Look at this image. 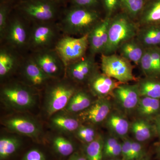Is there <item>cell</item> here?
<instances>
[{
    "instance_id": "6da1fadb",
    "label": "cell",
    "mask_w": 160,
    "mask_h": 160,
    "mask_svg": "<svg viewBox=\"0 0 160 160\" xmlns=\"http://www.w3.org/2000/svg\"><path fill=\"white\" fill-rule=\"evenodd\" d=\"M102 19L98 9L71 6L64 15L62 28L67 34L83 36L89 34Z\"/></svg>"
},
{
    "instance_id": "44dd1931",
    "label": "cell",
    "mask_w": 160,
    "mask_h": 160,
    "mask_svg": "<svg viewBox=\"0 0 160 160\" xmlns=\"http://www.w3.org/2000/svg\"><path fill=\"white\" fill-rule=\"evenodd\" d=\"M51 125L55 129L65 132H76L81 126L78 118L69 114L68 112H59L52 116Z\"/></svg>"
},
{
    "instance_id": "60d3db41",
    "label": "cell",
    "mask_w": 160,
    "mask_h": 160,
    "mask_svg": "<svg viewBox=\"0 0 160 160\" xmlns=\"http://www.w3.org/2000/svg\"><path fill=\"white\" fill-rule=\"evenodd\" d=\"M122 154V143L119 142L114 147H112L107 153L104 155V158H118Z\"/></svg>"
},
{
    "instance_id": "f35d334b",
    "label": "cell",
    "mask_w": 160,
    "mask_h": 160,
    "mask_svg": "<svg viewBox=\"0 0 160 160\" xmlns=\"http://www.w3.org/2000/svg\"><path fill=\"white\" fill-rule=\"evenodd\" d=\"M122 143V159L132 160V140L127 138L123 139Z\"/></svg>"
},
{
    "instance_id": "52a82bcc",
    "label": "cell",
    "mask_w": 160,
    "mask_h": 160,
    "mask_svg": "<svg viewBox=\"0 0 160 160\" xmlns=\"http://www.w3.org/2000/svg\"><path fill=\"white\" fill-rule=\"evenodd\" d=\"M101 68L102 73L122 83L135 80L131 62L120 55L102 54Z\"/></svg>"
},
{
    "instance_id": "8992f818",
    "label": "cell",
    "mask_w": 160,
    "mask_h": 160,
    "mask_svg": "<svg viewBox=\"0 0 160 160\" xmlns=\"http://www.w3.org/2000/svg\"><path fill=\"white\" fill-rule=\"evenodd\" d=\"M77 91L74 86L62 81L50 86L46 92L45 102V110L48 116L64 110Z\"/></svg>"
},
{
    "instance_id": "d4e9b609",
    "label": "cell",
    "mask_w": 160,
    "mask_h": 160,
    "mask_svg": "<svg viewBox=\"0 0 160 160\" xmlns=\"http://www.w3.org/2000/svg\"><path fill=\"white\" fill-rule=\"evenodd\" d=\"M93 102L90 95L79 90L73 94L64 110L69 113H79L87 109Z\"/></svg>"
},
{
    "instance_id": "9a60e30c",
    "label": "cell",
    "mask_w": 160,
    "mask_h": 160,
    "mask_svg": "<svg viewBox=\"0 0 160 160\" xmlns=\"http://www.w3.org/2000/svg\"><path fill=\"white\" fill-rule=\"evenodd\" d=\"M94 55L90 54L69 64L66 69L69 77L76 82L89 80L95 72Z\"/></svg>"
},
{
    "instance_id": "ba28073f",
    "label": "cell",
    "mask_w": 160,
    "mask_h": 160,
    "mask_svg": "<svg viewBox=\"0 0 160 160\" xmlns=\"http://www.w3.org/2000/svg\"><path fill=\"white\" fill-rule=\"evenodd\" d=\"M58 28L49 22L35 23L29 31L28 46L34 51L48 49L57 38Z\"/></svg>"
},
{
    "instance_id": "e575fe53",
    "label": "cell",
    "mask_w": 160,
    "mask_h": 160,
    "mask_svg": "<svg viewBox=\"0 0 160 160\" xmlns=\"http://www.w3.org/2000/svg\"><path fill=\"white\" fill-rule=\"evenodd\" d=\"M102 5L106 13L105 17L111 18L122 9L121 0H102Z\"/></svg>"
},
{
    "instance_id": "836d02e7",
    "label": "cell",
    "mask_w": 160,
    "mask_h": 160,
    "mask_svg": "<svg viewBox=\"0 0 160 160\" xmlns=\"http://www.w3.org/2000/svg\"><path fill=\"white\" fill-rule=\"evenodd\" d=\"M76 133L78 139L86 144L94 141L98 135L93 127L82 125L76 131Z\"/></svg>"
},
{
    "instance_id": "cb8c5ba5",
    "label": "cell",
    "mask_w": 160,
    "mask_h": 160,
    "mask_svg": "<svg viewBox=\"0 0 160 160\" xmlns=\"http://www.w3.org/2000/svg\"><path fill=\"white\" fill-rule=\"evenodd\" d=\"M140 118L149 121L160 112V99L141 97L136 109Z\"/></svg>"
},
{
    "instance_id": "8fae6325",
    "label": "cell",
    "mask_w": 160,
    "mask_h": 160,
    "mask_svg": "<svg viewBox=\"0 0 160 160\" xmlns=\"http://www.w3.org/2000/svg\"><path fill=\"white\" fill-rule=\"evenodd\" d=\"M112 95L118 105L126 112L136 110L141 97L138 84H120Z\"/></svg>"
},
{
    "instance_id": "681fc988",
    "label": "cell",
    "mask_w": 160,
    "mask_h": 160,
    "mask_svg": "<svg viewBox=\"0 0 160 160\" xmlns=\"http://www.w3.org/2000/svg\"><path fill=\"white\" fill-rule=\"evenodd\" d=\"M107 160H115V159H107Z\"/></svg>"
},
{
    "instance_id": "7bdbcfd3",
    "label": "cell",
    "mask_w": 160,
    "mask_h": 160,
    "mask_svg": "<svg viewBox=\"0 0 160 160\" xmlns=\"http://www.w3.org/2000/svg\"><path fill=\"white\" fill-rule=\"evenodd\" d=\"M68 160H88L85 154L79 152H74L71 155Z\"/></svg>"
},
{
    "instance_id": "3957f363",
    "label": "cell",
    "mask_w": 160,
    "mask_h": 160,
    "mask_svg": "<svg viewBox=\"0 0 160 160\" xmlns=\"http://www.w3.org/2000/svg\"><path fill=\"white\" fill-rule=\"evenodd\" d=\"M58 6L52 0H22L18 9L23 18L35 23L49 22L58 14Z\"/></svg>"
},
{
    "instance_id": "9c48e42d",
    "label": "cell",
    "mask_w": 160,
    "mask_h": 160,
    "mask_svg": "<svg viewBox=\"0 0 160 160\" xmlns=\"http://www.w3.org/2000/svg\"><path fill=\"white\" fill-rule=\"evenodd\" d=\"M29 31L20 18L15 17L9 21L4 38L11 48L21 49L28 46Z\"/></svg>"
},
{
    "instance_id": "ee69618b",
    "label": "cell",
    "mask_w": 160,
    "mask_h": 160,
    "mask_svg": "<svg viewBox=\"0 0 160 160\" xmlns=\"http://www.w3.org/2000/svg\"><path fill=\"white\" fill-rule=\"evenodd\" d=\"M154 126L157 134L160 140V112L155 118Z\"/></svg>"
},
{
    "instance_id": "5bb4252c",
    "label": "cell",
    "mask_w": 160,
    "mask_h": 160,
    "mask_svg": "<svg viewBox=\"0 0 160 160\" xmlns=\"http://www.w3.org/2000/svg\"><path fill=\"white\" fill-rule=\"evenodd\" d=\"M111 18L105 17L88 35L89 48L92 55L104 54L108 42V30Z\"/></svg>"
},
{
    "instance_id": "bcb514c9",
    "label": "cell",
    "mask_w": 160,
    "mask_h": 160,
    "mask_svg": "<svg viewBox=\"0 0 160 160\" xmlns=\"http://www.w3.org/2000/svg\"><path fill=\"white\" fill-rule=\"evenodd\" d=\"M138 160H150V157L148 155H146L145 157L141 159Z\"/></svg>"
},
{
    "instance_id": "f1b7e54d",
    "label": "cell",
    "mask_w": 160,
    "mask_h": 160,
    "mask_svg": "<svg viewBox=\"0 0 160 160\" xmlns=\"http://www.w3.org/2000/svg\"><path fill=\"white\" fill-rule=\"evenodd\" d=\"M104 139L98 135L94 141L86 144L85 154L88 160H103Z\"/></svg>"
},
{
    "instance_id": "ffe728a7",
    "label": "cell",
    "mask_w": 160,
    "mask_h": 160,
    "mask_svg": "<svg viewBox=\"0 0 160 160\" xmlns=\"http://www.w3.org/2000/svg\"><path fill=\"white\" fill-rule=\"evenodd\" d=\"M136 38L145 49L159 47L160 45V26L139 27Z\"/></svg>"
},
{
    "instance_id": "8d00e7d4",
    "label": "cell",
    "mask_w": 160,
    "mask_h": 160,
    "mask_svg": "<svg viewBox=\"0 0 160 160\" xmlns=\"http://www.w3.org/2000/svg\"><path fill=\"white\" fill-rule=\"evenodd\" d=\"M146 156L145 149L142 143L132 140V160H138Z\"/></svg>"
},
{
    "instance_id": "f907efd6",
    "label": "cell",
    "mask_w": 160,
    "mask_h": 160,
    "mask_svg": "<svg viewBox=\"0 0 160 160\" xmlns=\"http://www.w3.org/2000/svg\"><path fill=\"white\" fill-rule=\"evenodd\" d=\"M5 1H6V0H1V2H4Z\"/></svg>"
},
{
    "instance_id": "74e56055",
    "label": "cell",
    "mask_w": 160,
    "mask_h": 160,
    "mask_svg": "<svg viewBox=\"0 0 160 160\" xmlns=\"http://www.w3.org/2000/svg\"><path fill=\"white\" fill-rule=\"evenodd\" d=\"M154 68L155 77L160 76V48L159 47L149 48Z\"/></svg>"
},
{
    "instance_id": "e0dca14e",
    "label": "cell",
    "mask_w": 160,
    "mask_h": 160,
    "mask_svg": "<svg viewBox=\"0 0 160 160\" xmlns=\"http://www.w3.org/2000/svg\"><path fill=\"white\" fill-rule=\"evenodd\" d=\"M105 125L112 135L122 139L127 138L130 124L126 117L118 112H110L105 120Z\"/></svg>"
},
{
    "instance_id": "5b68a950",
    "label": "cell",
    "mask_w": 160,
    "mask_h": 160,
    "mask_svg": "<svg viewBox=\"0 0 160 160\" xmlns=\"http://www.w3.org/2000/svg\"><path fill=\"white\" fill-rule=\"evenodd\" d=\"M1 100L7 107L15 110H26L34 106L36 98L28 87L19 84L6 85L1 92Z\"/></svg>"
},
{
    "instance_id": "484cf974",
    "label": "cell",
    "mask_w": 160,
    "mask_h": 160,
    "mask_svg": "<svg viewBox=\"0 0 160 160\" xmlns=\"http://www.w3.org/2000/svg\"><path fill=\"white\" fill-rule=\"evenodd\" d=\"M21 146V141L15 137H2L0 139V159L9 158L18 150Z\"/></svg>"
},
{
    "instance_id": "4316f807",
    "label": "cell",
    "mask_w": 160,
    "mask_h": 160,
    "mask_svg": "<svg viewBox=\"0 0 160 160\" xmlns=\"http://www.w3.org/2000/svg\"><path fill=\"white\" fill-rule=\"evenodd\" d=\"M141 97L160 99V82L152 78L142 80L138 83Z\"/></svg>"
},
{
    "instance_id": "2e32d148",
    "label": "cell",
    "mask_w": 160,
    "mask_h": 160,
    "mask_svg": "<svg viewBox=\"0 0 160 160\" xmlns=\"http://www.w3.org/2000/svg\"><path fill=\"white\" fill-rule=\"evenodd\" d=\"M90 91L98 98H106L107 96L112 94L115 89L123 84L104 73L95 72L88 80Z\"/></svg>"
},
{
    "instance_id": "277c9868",
    "label": "cell",
    "mask_w": 160,
    "mask_h": 160,
    "mask_svg": "<svg viewBox=\"0 0 160 160\" xmlns=\"http://www.w3.org/2000/svg\"><path fill=\"white\" fill-rule=\"evenodd\" d=\"M88 35L78 38L66 36L56 43L55 50L62 61L66 69L69 64L85 56L89 48Z\"/></svg>"
},
{
    "instance_id": "b9f144b4",
    "label": "cell",
    "mask_w": 160,
    "mask_h": 160,
    "mask_svg": "<svg viewBox=\"0 0 160 160\" xmlns=\"http://www.w3.org/2000/svg\"><path fill=\"white\" fill-rule=\"evenodd\" d=\"M118 138L113 135L110 136L104 139V146H103V156L107 153L119 142Z\"/></svg>"
},
{
    "instance_id": "7dc6e473",
    "label": "cell",
    "mask_w": 160,
    "mask_h": 160,
    "mask_svg": "<svg viewBox=\"0 0 160 160\" xmlns=\"http://www.w3.org/2000/svg\"><path fill=\"white\" fill-rule=\"evenodd\" d=\"M52 1H53V2H55L59 4L62 2H64V1H66V0H52Z\"/></svg>"
},
{
    "instance_id": "1f68e13d",
    "label": "cell",
    "mask_w": 160,
    "mask_h": 160,
    "mask_svg": "<svg viewBox=\"0 0 160 160\" xmlns=\"http://www.w3.org/2000/svg\"><path fill=\"white\" fill-rule=\"evenodd\" d=\"M139 66L144 74L148 78H155L150 49H145Z\"/></svg>"
},
{
    "instance_id": "d6986e66",
    "label": "cell",
    "mask_w": 160,
    "mask_h": 160,
    "mask_svg": "<svg viewBox=\"0 0 160 160\" xmlns=\"http://www.w3.org/2000/svg\"><path fill=\"white\" fill-rule=\"evenodd\" d=\"M23 71L26 79L33 86H42L50 78L42 71L32 57L24 63Z\"/></svg>"
},
{
    "instance_id": "4dcf8cb0",
    "label": "cell",
    "mask_w": 160,
    "mask_h": 160,
    "mask_svg": "<svg viewBox=\"0 0 160 160\" xmlns=\"http://www.w3.org/2000/svg\"><path fill=\"white\" fill-rule=\"evenodd\" d=\"M52 145L55 151L63 157L70 156L74 153V145L71 142L62 136H57L53 138Z\"/></svg>"
},
{
    "instance_id": "d6a6232c",
    "label": "cell",
    "mask_w": 160,
    "mask_h": 160,
    "mask_svg": "<svg viewBox=\"0 0 160 160\" xmlns=\"http://www.w3.org/2000/svg\"><path fill=\"white\" fill-rule=\"evenodd\" d=\"M11 9V5L8 1L1 2L0 5V36L3 39L8 25V18Z\"/></svg>"
},
{
    "instance_id": "d590c367",
    "label": "cell",
    "mask_w": 160,
    "mask_h": 160,
    "mask_svg": "<svg viewBox=\"0 0 160 160\" xmlns=\"http://www.w3.org/2000/svg\"><path fill=\"white\" fill-rule=\"evenodd\" d=\"M72 6L98 9L102 4V0H70Z\"/></svg>"
},
{
    "instance_id": "c3c4849f",
    "label": "cell",
    "mask_w": 160,
    "mask_h": 160,
    "mask_svg": "<svg viewBox=\"0 0 160 160\" xmlns=\"http://www.w3.org/2000/svg\"><path fill=\"white\" fill-rule=\"evenodd\" d=\"M115 160H123L122 159L116 158Z\"/></svg>"
},
{
    "instance_id": "ab89813d",
    "label": "cell",
    "mask_w": 160,
    "mask_h": 160,
    "mask_svg": "<svg viewBox=\"0 0 160 160\" xmlns=\"http://www.w3.org/2000/svg\"><path fill=\"white\" fill-rule=\"evenodd\" d=\"M22 160H46V157L40 149L34 148L27 152Z\"/></svg>"
},
{
    "instance_id": "f546056e",
    "label": "cell",
    "mask_w": 160,
    "mask_h": 160,
    "mask_svg": "<svg viewBox=\"0 0 160 160\" xmlns=\"http://www.w3.org/2000/svg\"><path fill=\"white\" fill-rule=\"evenodd\" d=\"M147 0H121L122 9L129 17L138 19Z\"/></svg>"
},
{
    "instance_id": "4fadbf2b",
    "label": "cell",
    "mask_w": 160,
    "mask_h": 160,
    "mask_svg": "<svg viewBox=\"0 0 160 160\" xmlns=\"http://www.w3.org/2000/svg\"><path fill=\"white\" fill-rule=\"evenodd\" d=\"M111 110V102L106 98H101L93 102L87 109L79 113L78 118L81 122L97 125L105 121Z\"/></svg>"
},
{
    "instance_id": "603a6c76",
    "label": "cell",
    "mask_w": 160,
    "mask_h": 160,
    "mask_svg": "<svg viewBox=\"0 0 160 160\" xmlns=\"http://www.w3.org/2000/svg\"><path fill=\"white\" fill-rule=\"evenodd\" d=\"M130 130L136 141L143 142L151 139L156 133L154 125L148 120L139 118L130 124Z\"/></svg>"
},
{
    "instance_id": "7402d4cb",
    "label": "cell",
    "mask_w": 160,
    "mask_h": 160,
    "mask_svg": "<svg viewBox=\"0 0 160 160\" xmlns=\"http://www.w3.org/2000/svg\"><path fill=\"white\" fill-rule=\"evenodd\" d=\"M136 38L123 43L118 51L120 55L130 62L139 66L140 61L145 50Z\"/></svg>"
},
{
    "instance_id": "f6af8a7d",
    "label": "cell",
    "mask_w": 160,
    "mask_h": 160,
    "mask_svg": "<svg viewBox=\"0 0 160 160\" xmlns=\"http://www.w3.org/2000/svg\"><path fill=\"white\" fill-rule=\"evenodd\" d=\"M156 152L158 158L160 160V144L157 147Z\"/></svg>"
},
{
    "instance_id": "30bf717a",
    "label": "cell",
    "mask_w": 160,
    "mask_h": 160,
    "mask_svg": "<svg viewBox=\"0 0 160 160\" xmlns=\"http://www.w3.org/2000/svg\"><path fill=\"white\" fill-rule=\"evenodd\" d=\"M3 126L9 131L31 138L38 137L41 127L33 119L24 116H14L3 120Z\"/></svg>"
},
{
    "instance_id": "ac0fdd59",
    "label": "cell",
    "mask_w": 160,
    "mask_h": 160,
    "mask_svg": "<svg viewBox=\"0 0 160 160\" xmlns=\"http://www.w3.org/2000/svg\"><path fill=\"white\" fill-rule=\"evenodd\" d=\"M138 20L139 27L160 26V0H147Z\"/></svg>"
},
{
    "instance_id": "7c38bea8",
    "label": "cell",
    "mask_w": 160,
    "mask_h": 160,
    "mask_svg": "<svg viewBox=\"0 0 160 160\" xmlns=\"http://www.w3.org/2000/svg\"><path fill=\"white\" fill-rule=\"evenodd\" d=\"M32 58L42 71L50 78L59 76L65 68L55 50L48 49L37 52Z\"/></svg>"
},
{
    "instance_id": "7a4b0ae2",
    "label": "cell",
    "mask_w": 160,
    "mask_h": 160,
    "mask_svg": "<svg viewBox=\"0 0 160 160\" xmlns=\"http://www.w3.org/2000/svg\"><path fill=\"white\" fill-rule=\"evenodd\" d=\"M138 24L124 12H118L110 19L108 27V42L104 54H114L125 42L136 38Z\"/></svg>"
},
{
    "instance_id": "83f0119b",
    "label": "cell",
    "mask_w": 160,
    "mask_h": 160,
    "mask_svg": "<svg viewBox=\"0 0 160 160\" xmlns=\"http://www.w3.org/2000/svg\"><path fill=\"white\" fill-rule=\"evenodd\" d=\"M17 60L15 55L9 49L2 48L0 51V77L9 74L16 66Z\"/></svg>"
}]
</instances>
